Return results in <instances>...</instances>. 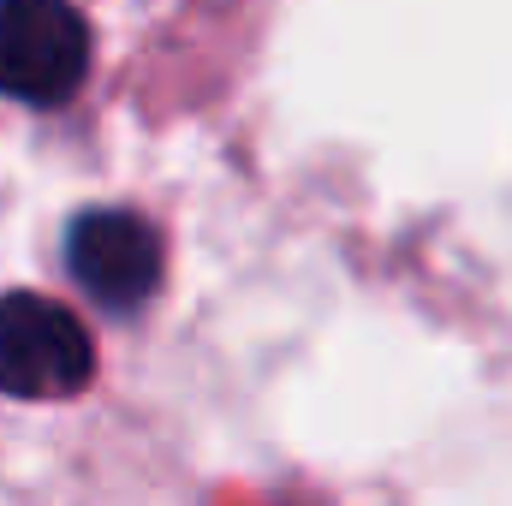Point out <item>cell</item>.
Instances as JSON below:
<instances>
[{
    "instance_id": "3957f363",
    "label": "cell",
    "mask_w": 512,
    "mask_h": 506,
    "mask_svg": "<svg viewBox=\"0 0 512 506\" xmlns=\"http://www.w3.org/2000/svg\"><path fill=\"white\" fill-rule=\"evenodd\" d=\"M66 262L78 274V286L114 310V316H131L149 304L155 280H161V239L143 215H126V209H90L72 221L66 233Z\"/></svg>"
},
{
    "instance_id": "7a4b0ae2",
    "label": "cell",
    "mask_w": 512,
    "mask_h": 506,
    "mask_svg": "<svg viewBox=\"0 0 512 506\" xmlns=\"http://www.w3.org/2000/svg\"><path fill=\"white\" fill-rule=\"evenodd\" d=\"M90 72V30L72 0H0V96L60 108Z\"/></svg>"
},
{
    "instance_id": "6da1fadb",
    "label": "cell",
    "mask_w": 512,
    "mask_h": 506,
    "mask_svg": "<svg viewBox=\"0 0 512 506\" xmlns=\"http://www.w3.org/2000/svg\"><path fill=\"white\" fill-rule=\"evenodd\" d=\"M96 376L90 328L42 298V292H6L0 298V393L18 399H72Z\"/></svg>"
}]
</instances>
